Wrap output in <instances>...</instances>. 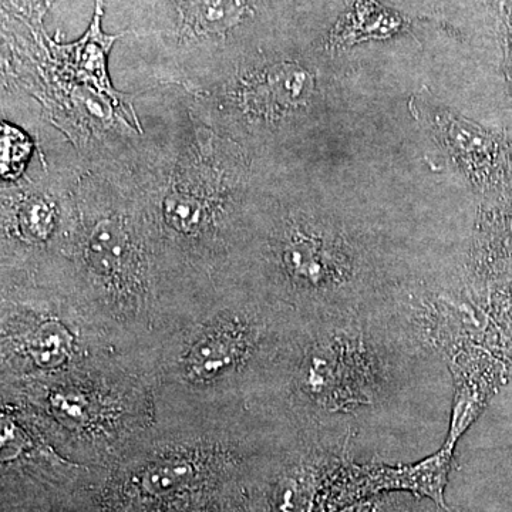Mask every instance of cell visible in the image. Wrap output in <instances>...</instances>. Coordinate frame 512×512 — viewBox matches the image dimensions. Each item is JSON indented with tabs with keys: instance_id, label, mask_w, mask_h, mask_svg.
<instances>
[{
	"instance_id": "obj_3",
	"label": "cell",
	"mask_w": 512,
	"mask_h": 512,
	"mask_svg": "<svg viewBox=\"0 0 512 512\" xmlns=\"http://www.w3.org/2000/svg\"><path fill=\"white\" fill-rule=\"evenodd\" d=\"M302 320L234 282L198 293L148 350L158 421L255 413Z\"/></svg>"
},
{
	"instance_id": "obj_1",
	"label": "cell",
	"mask_w": 512,
	"mask_h": 512,
	"mask_svg": "<svg viewBox=\"0 0 512 512\" xmlns=\"http://www.w3.org/2000/svg\"><path fill=\"white\" fill-rule=\"evenodd\" d=\"M427 350L377 312L305 320L256 412L295 439L348 451L406 406Z\"/></svg>"
},
{
	"instance_id": "obj_8",
	"label": "cell",
	"mask_w": 512,
	"mask_h": 512,
	"mask_svg": "<svg viewBox=\"0 0 512 512\" xmlns=\"http://www.w3.org/2000/svg\"><path fill=\"white\" fill-rule=\"evenodd\" d=\"M451 458L453 451L448 444L439 453L407 466H357L348 463V470L343 476L348 483L343 485V494L355 500L382 491H407L430 498L434 504L444 508V488L450 473Z\"/></svg>"
},
{
	"instance_id": "obj_5",
	"label": "cell",
	"mask_w": 512,
	"mask_h": 512,
	"mask_svg": "<svg viewBox=\"0 0 512 512\" xmlns=\"http://www.w3.org/2000/svg\"><path fill=\"white\" fill-rule=\"evenodd\" d=\"M2 409L52 451L120 453L156 429V393L143 356H126L46 382L2 384Z\"/></svg>"
},
{
	"instance_id": "obj_2",
	"label": "cell",
	"mask_w": 512,
	"mask_h": 512,
	"mask_svg": "<svg viewBox=\"0 0 512 512\" xmlns=\"http://www.w3.org/2000/svg\"><path fill=\"white\" fill-rule=\"evenodd\" d=\"M116 173L178 284L192 296L214 285L237 247L254 195L248 151L205 124L185 96Z\"/></svg>"
},
{
	"instance_id": "obj_6",
	"label": "cell",
	"mask_w": 512,
	"mask_h": 512,
	"mask_svg": "<svg viewBox=\"0 0 512 512\" xmlns=\"http://www.w3.org/2000/svg\"><path fill=\"white\" fill-rule=\"evenodd\" d=\"M0 284L2 384L46 382L120 357L143 356L59 275Z\"/></svg>"
},
{
	"instance_id": "obj_9",
	"label": "cell",
	"mask_w": 512,
	"mask_h": 512,
	"mask_svg": "<svg viewBox=\"0 0 512 512\" xmlns=\"http://www.w3.org/2000/svg\"><path fill=\"white\" fill-rule=\"evenodd\" d=\"M195 466L188 454H160L156 460H150L146 468L138 474V487L150 497H165L190 487L195 481Z\"/></svg>"
},
{
	"instance_id": "obj_7",
	"label": "cell",
	"mask_w": 512,
	"mask_h": 512,
	"mask_svg": "<svg viewBox=\"0 0 512 512\" xmlns=\"http://www.w3.org/2000/svg\"><path fill=\"white\" fill-rule=\"evenodd\" d=\"M36 140L37 171L2 181L0 194V281L45 271L62 258L72 232L74 184L82 157L74 148L63 157Z\"/></svg>"
},
{
	"instance_id": "obj_10",
	"label": "cell",
	"mask_w": 512,
	"mask_h": 512,
	"mask_svg": "<svg viewBox=\"0 0 512 512\" xmlns=\"http://www.w3.org/2000/svg\"><path fill=\"white\" fill-rule=\"evenodd\" d=\"M94 6H100V8H104V0H94Z\"/></svg>"
},
{
	"instance_id": "obj_4",
	"label": "cell",
	"mask_w": 512,
	"mask_h": 512,
	"mask_svg": "<svg viewBox=\"0 0 512 512\" xmlns=\"http://www.w3.org/2000/svg\"><path fill=\"white\" fill-rule=\"evenodd\" d=\"M50 269L144 356L195 298L171 274L123 178L84 161L72 232Z\"/></svg>"
}]
</instances>
